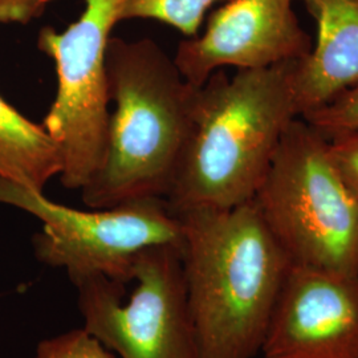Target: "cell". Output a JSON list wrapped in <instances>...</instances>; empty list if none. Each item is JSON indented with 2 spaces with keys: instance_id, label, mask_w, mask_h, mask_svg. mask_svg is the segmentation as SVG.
<instances>
[{
  "instance_id": "obj_2",
  "label": "cell",
  "mask_w": 358,
  "mask_h": 358,
  "mask_svg": "<svg viewBox=\"0 0 358 358\" xmlns=\"http://www.w3.org/2000/svg\"><path fill=\"white\" fill-rule=\"evenodd\" d=\"M297 62L215 71L198 88L192 127L166 203L171 214L232 208L255 198L285 130L300 117Z\"/></svg>"
},
{
  "instance_id": "obj_10",
  "label": "cell",
  "mask_w": 358,
  "mask_h": 358,
  "mask_svg": "<svg viewBox=\"0 0 358 358\" xmlns=\"http://www.w3.org/2000/svg\"><path fill=\"white\" fill-rule=\"evenodd\" d=\"M301 1L316 22L317 38L294 68L300 117L358 84V0Z\"/></svg>"
},
{
  "instance_id": "obj_8",
  "label": "cell",
  "mask_w": 358,
  "mask_h": 358,
  "mask_svg": "<svg viewBox=\"0 0 358 358\" xmlns=\"http://www.w3.org/2000/svg\"><path fill=\"white\" fill-rule=\"evenodd\" d=\"M312 47L294 0H227L210 15L202 35L179 43L173 59L182 76L202 87L219 69H260L299 62Z\"/></svg>"
},
{
  "instance_id": "obj_16",
  "label": "cell",
  "mask_w": 358,
  "mask_h": 358,
  "mask_svg": "<svg viewBox=\"0 0 358 358\" xmlns=\"http://www.w3.org/2000/svg\"><path fill=\"white\" fill-rule=\"evenodd\" d=\"M56 0H0V24H28Z\"/></svg>"
},
{
  "instance_id": "obj_14",
  "label": "cell",
  "mask_w": 358,
  "mask_h": 358,
  "mask_svg": "<svg viewBox=\"0 0 358 358\" xmlns=\"http://www.w3.org/2000/svg\"><path fill=\"white\" fill-rule=\"evenodd\" d=\"M35 358H115V356L84 328H78L41 340L36 346Z\"/></svg>"
},
{
  "instance_id": "obj_5",
  "label": "cell",
  "mask_w": 358,
  "mask_h": 358,
  "mask_svg": "<svg viewBox=\"0 0 358 358\" xmlns=\"http://www.w3.org/2000/svg\"><path fill=\"white\" fill-rule=\"evenodd\" d=\"M0 203L38 217L43 230L34 239L40 263L66 271L71 282L103 273L113 282H133L138 252L157 244L182 245L178 217L165 199H142L110 208L78 210L0 178Z\"/></svg>"
},
{
  "instance_id": "obj_6",
  "label": "cell",
  "mask_w": 358,
  "mask_h": 358,
  "mask_svg": "<svg viewBox=\"0 0 358 358\" xmlns=\"http://www.w3.org/2000/svg\"><path fill=\"white\" fill-rule=\"evenodd\" d=\"M122 0H85V8L64 31L44 27L38 51L55 63L56 97L41 125L62 152L60 180L81 190L103 165L109 127L106 52L121 22Z\"/></svg>"
},
{
  "instance_id": "obj_7",
  "label": "cell",
  "mask_w": 358,
  "mask_h": 358,
  "mask_svg": "<svg viewBox=\"0 0 358 358\" xmlns=\"http://www.w3.org/2000/svg\"><path fill=\"white\" fill-rule=\"evenodd\" d=\"M136 289L103 273L72 282L84 329L121 358H199L180 245L157 244L134 259Z\"/></svg>"
},
{
  "instance_id": "obj_12",
  "label": "cell",
  "mask_w": 358,
  "mask_h": 358,
  "mask_svg": "<svg viewBox=\"0 0 358 358\" xmlns=\"http://www.w3.org/2000/svg\"><path fill=\"white\" fill-rule=\"evenodd\" d=\"M222 0H122L121 22L152 19L178 29L186 38L198 35L207 11Z\"/></svg>"
},
{
  "instance_id": "obj_11",
  "label": "cell",
  "mask_w": 358,
  "mask_h": 358,
  "mask_svg": "<svg viewBox=\"0 0 358 358\" xmlns=\"http://www.w3.org/2000/svg\"><path fill=\"white\" fill-rule=\"evenodd\" d=\"M62 171V152L48 131L0 96V178L44 192Z\"/></svg>"
},
{
  "instance_id": "obj_9",
  "label": "cell",
  "mask_w": 358,
  "mask_h": 358,
  "mask_svg": "<svg viewBox=\"0 0 358 358\" xmlns=\"http://www.w3.org/2000/svg\"><path fill=\"white\" fill-rule=\"evenodd\" d=\"M260 355L358 358V276L292 264Z\"/></svg>"
},
{
  "instance_id": "obj_4",
  "label": "cell",
  "mask_w": 358,
  "mask_h": 358,
  "mask_svg": "<svg viewBox=\"0 0 358 358\" xmlns=\"http://www.w3.org/2000/svg\"><path fill=\"white\" fill-rule=\"evenodd\" d=\"M267 227L294 266L358 276V201L328 140L301 117L285 130L256 192Z\"/></svg>"
},
{
  "instance_id": "obj_1",
  "label": "cell",
  "mask_w": 358,
  "mask_h": 358,
  "mask_svg": "<svg viewBox=\"0 0 358 358\" xmlns=\"http://www.w3.org/2000/svg\"><path fill=\"white\" fill-rule=\"evenodd\" d=\"M199 358H255L292 263L255 201L176 215Z\"/></svg>"
},
{
  "instance_id": "obj_3",
  "label": "cell",
  "mask_w": 358,
  "mask_h": 358,
  "mask_svg": "<svg viewBox=\"0 0 358 358\" xmlns=\"http://www.w3.org/2000/svg\"><path fill=\"white\" fill-rule=\"evenodd\" d=\"M109 117L106 153L80 190L90 208L166 199L189 141L199 87L180 75L152 38H112L106 52Z\"/></svg>"
},
{
  "instance_id": "obj_13",
  "label": "cell",
  "mask_w": 358,
  "mask_h": 358,
  "mask_svg": "<svg viewBox=\"0 0 358 358\" xmlns=\"http://www.w3.org/2000/svg\"><path fill=\"white\" fill-rule=\"evenodd\" d=\"M301 118L331 140L336 136L358 131V84L334 96L319 108L309 110Z\"/></svg>"
},
{
  "instance_id": "obj_15",
  "label": "cell",
  "mask_w": 358,
  "mask_h": 358,
  "mask_svg": "<svg viewBox=\"0 0 358 358\" xmlns=\"http://www.w3.org/2000/svg\"><path fill=\"white\" fill-rule=\"evenodd\" d=\"M328 154L336 171L358 201V131L328 140Z\"/></svg>"
}]
</instances>
